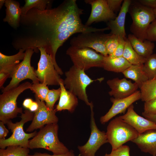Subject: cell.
<instances>
[{"instance_id": "cell-5", "label": "cell", "mask_w": 156, "mask_h": 156, "mask_svg": "<svg viewBox=\"0 0 156 156\" xmlns=\"http://www.w3.org/2000/svg\"><path fill=\"white\" fill-rule=\"evenodd\" d=\"M32 84L28 81L3 92L0 95V120L4 124L23 113V108L17 105L18 96L25 90L30 89Z\"/></svg>"}, {"instance_id": "cell-16", "label": "cell", "mask_w": 156, "mask_h": 156, "mask_svg": "<svg viewBox=\"0 0 156 156\" xmlns=\"http://www.w3.org/2000/svg\"><path fill=\"white\" fill-rule=\"evenodd\" d=\"M107 83L111 90L109 94L117 99L128 97L134 93L139 88L137 84L133 83L125 78L121 79L118 78L108 80Z\"/></svg>"}, {"instance_id": "cell-27", "label": "cell", "mask_w": 156, "mask_h": 156, "mask_svg": "<svg viewBox=\"0 0 156 156\" xmlns=\"http://www.w3.org/2000/svg\"><path fill=\"white\" fill-rule=\"evenodd\" d=\"M140 99L144 102L156 98V79L148 80L140 88Z\"/></svg>"}, {"instance_id": "cell-31", "label": "cell", "mask_w": 156, "mask_h": 156, "mask_svg": "<svg viewBox=\"0 0 156 156\" xmlns=\"http://www.w3.org/2000/svg\"><path fill=\"white\" fill-rule=\"evenodd\" d=\"M30 90L34 93L41 101H45L46 97L49 90L47 85L43 83H36L32 84Z\"/></svg>"}, {"instance_id": "cell-19", "label": "cell", "mask_w": 156, "mask_h": 156, "mask_svg": "<svg viewBox=\"0 0 156 156\" xmlns=\"http://www.w3.org/2000/svg\"><path fill=\"white\" fill-rule=\"evenodd\" d=\"M131 142L135 143L142 151L156 156V130H149L139 134Z\"/></svg>"}, {"instance_id": "cell-12", "label": "cell", "mask_w": 156, "mask_h": 156, "mask_svg": "<svg viewBox=\"0 0 156 156\" xmlns=\"http://www.w3.org/2000/svg\"><path fill=\"white\" fill-rule=\"evenodd\" d=\"M91 109V133L88 140L85 144L79 146L78 148L80 156H96L95 153L100 147L108 142L106 133L100 131L95 122L93 110V105L92 102L90 106Z\"/></svg>"}, {"instance_id": "cell-26", "label": "cell", "mask_w": 156, "mask_h": 156, "mask_svg": "<svg viewBox=\"0 0 156 156\" xmlns=\"http://www.w3.org/2000/svg\"><path fill=\"white\" fill-rule=\"evenodd\" d=\"M122 57L131 65L144 64L146 58L140 55L133 49L127 38L125 44Z\"/></svg>"}, {"instance_id": "cell-8", "label": "cell", "mask_w": 156, "mask_h": 156, "mask_svg": "<svg viewBox=\"0 0 156 156\" xmlns=\"http://www.w3.org/2000/svg\"><path fill=\"white\" fill-rule=\"evenodd\" d=\"M66 54L74 66L85 71L93 67L103 68L104 56L92 49L70 46L67 49Z\"/></svg>"}, {"instance_id": "cell-41", "label": "cell", "mask_w": 156, "mask_h": 156, "mask_svg": "<svg viewBox=\"0 0 156 156\" xmlns=\"http://www.w3.org/2000/svg\"><path fill=\"white\" fill-rule=\"evenodd\" d=\"M4 124L1 121L0 122V139H5L9 132L8 130L5 127Z\"/></svg>"}, {"instance_id": "cell-32", "label": "cell", "mask_w": 156, "mask_h": 156, "mask_svg": "<svg viewBox=\"0 0 156 156\" xmlns=\"http://www.w3.org/2000/svg\"><path fill=\"white\" fill-rule=\"evenodd\" d=\"M61 93V89L49 90L46 97L45 101L47 107L50 110L54 109V106L56 102L60 98Z\"/></svg>"}, {"instance_id": "cell-43", "label": "cell", "mask_w": 156, "mask_h": 156, "mask_svg": "<svg viewBox=\"0 0 156 156\" xmlns=\"http://www.w3.org/2000/svg\"><path fill=\"white\" fill-rule=\"evenodd\" d=\"M142 114L145 118L156 124V115L147 114L144 112L142 113Z\"/></svg>"}, {"instance_id": "cell-2", "label": "cell", "mask_w": 156, "mask_h": 156, "mask_svg": "<svg viewBox=\"0 0 156 156\" xmlns=\"http://www.w3.org/2000/svg\"><path fill=\"white\" fill-rule=\"evenodd\" d=\"M58 125L57 123L45 125L40 128L36 135L29 140L28 148L33 149L42 148L52 152L53 154L65 153L68 149L58 138Z\"/></svg>"}, {"instance_id": "cell-45", "label": "cell", "mask_w": 156, "mask_h": 156, "mask_svg": "<svg viewBox=\"0 0 156 156\" xmlns=\"http://www.w3.org/2000/svg\"><path fill=\"white\" fill-rule=\"evenodd\" d=\"M38 108V105L36 101H33L28 110L32 112H34Z\"/></svg>"}, {"instance_id": "cell-15", "label": "cell", "mask_w": 156, "mask_h": 156, "mask_svg": "<svg viewBox=\"0 0 156 156\" xmlns=\"http://www.w3.org/2000/svg\"><path fill=\"white\" fill-rule=\"evenodd\" d=\"M140 91L137 90L131 95L123 98L110 99L112 105L109 111L100 120L101 124H104L112 118L119 114H125L127 109L133 103L140 99Z\"/></svg>"}, {"instance_id": "cell-21", "label": "cell", "mask_w": 156, "mask_h": 156, "mask_svg": "<svg viewBox=\"0 0 156 156\" xmlns=\"http://www.w3.org/2000/svg\"><path fill=\"white\" fill-rule=\"evenodd\" d=\"M61 93L58 104L55 109L57 111L67 110L73 112L78 104L77 97L65 88L63 80L60 83Z\"/></svg>"}, {"instance_id": "cell-14", "label": "cell", "mask_w": 156, "mask_h": 156, "mask_svg": "<svg viewBox=\"0 0 156 156\" xmlns=\"http://www.w3.org/2000/svg\"><path fill=\"white\" fill-rule=\"evenodd\" d=\"M84 2L91 7L90 15L85 24L86 26H89L94 22H108L116 17V14L109 8L107 0H85Z\"/></svg>"}, {"instance_id": "cell-33", "label": "cell", "mask_w": 156, "mask_h": 156, "mask_svg": "<svg viewBox=\"0 0 156 156\" xmlns=\"http://www.w3.org/2000/svg\"><path fill=\"white\" fill-rule=\"evenodd\" d=\"M121 37L112 34L109 36L105 43V48L108 55L114 52L119 44Z\"/></svg>"}, {"instance_id": "cell-39", "label": "cell", "mask_w": 156, "mask_h": 156, "mask_svg": "<svg viewBox=\"0 0 156 156\" xmlns=\"http://www.w3.org/2000/svg\"><path fill=\"white\" fill-rule=\"evenodd\" d=\"M28 156H80V155H79L78 156H75L73 151L71 150L66 153L60 154L51 155L46 153L36 152L33 155H29Z\"/></svg>"}, {"instance_id": "cell-24", "label": "cell", "mask_w": 156, "mask_h": 156, "mask_svg": "<svg viewBox=\"0 0 156 156\" xmlns=\"http://www.w3.org/2000/svg\"><path fill=\"white\" fill-rule=\"evenodd\" d=\"M143 66V64L132 65L122 72L125 77L134 81L140 88L149 80L144 70Z\"/></svg>"}, {"instance_id": "cell-22", "label": "cell", "mask_w": 156, "mask_h": 156, "mask_svg": "<svg viewBox=\"0 0 156 156\" xmlns=\"http://www.w3.org/2000/svg\"><path fill=\"white\" fill-rule=\"evenodd\" d=\"M5 5L6 16L3 19L12 27L16 28L19 27L22 15L21 9L19 3L13 0H6Z\"/></svg>"}, {"instance_id": "cell-29", "label": "cell", "mask_w": 156, "mask_h": 156, "mask_svg": "<svg viewBox=\"0 0 156 156\" xmlns=\"http://www.w3.org/2000/svg\"><path fill=\"white\" fill-rule=\"evenodd\" d=\"M29 153V148L19 146H10L5 149H0V156H28Z\"/></svg>"}, {"instance_id": "cell-34", "label": "cell", "mask_w": 156, "mask_h": 156, "mask_svg": "<svg viewBox=\"0 0 156 156\" xmlns=\"http://www.w3.org/2000/svg\"><path fill=\"white\" fill-rule=\"evenodd\" d=\"M104 156H130V148L127 145H122L118 148L112 150L110 154L106 153Z\"/></svg>"}, {"instance_id": "cell-3", "label": "cell", "mask_w": 156, "mask_h": 156, "mask_svg": "<svg viewBox=\"0 0 156 156\" xmlns=\"http://www.w3.org/2000/svg\"><path fill=\"white\" fill-rule=\"evenodd\" d=\"M132 20L130 30L140 40H146L147 30L155 18L153 10L140 3L138 1L131 2L128 12Z\"/></svg>"}, {"instance_id": "cell-38", "label": "cell", "mask_w": 156, "mask_h": 156, "mask_svg": "<svg viewBox=\"0 0 156 156\" xmlns=\"http://www.w3.org/2000/svg\"><path fill=\"white\" fill-rule=\"evenodd\" d=\"M122 0H107V3L110 9L115 13L120 10Z\"/></svg>"}, {"instance_id": "cell-35", "label": "cell", "mask_w": 156, "mask_h": 156, "mask_svg": "<svg viewBox=\"0 0 156 156\" xmlns=\"http://www.w3.org/2000/svg\"><path fill=\"white\" fill-rule=\"evenodd\" d=\"M146 40L152 42L156 41V19L150 24L148 28Z\"/></svg>"}, {"instance_id": "cell-20", "label": "cell", "mask_w": 156, "mask_h": 156, "mask_svg": "<svg viewBox=\"0 0 156 156\" xmlns=\"http://www.w3.org/2000/svg\"><path fill=\"white\" fill-rule=\"evenodd\" d=\"M26 50L21 49L16 54L10 56L5 55L0 53V73L3 72L10 75V77L17 66L23 60L25 55Z\"/></svg>"}, {"instance_id": "cell-1", "label": "cell", "mask_w": 156, "mask_h": 156, "mask_svg": "<svg viewBox=\"0 0 156 156\" xmlns=\"http://www.w3.org/2000/svg\"><path fill=\"white\" fill-rule=\"evenodd\" d=\"M83 10L78 6L76 0L64 1L57 7L43 11L33 8L25 16L21 15L20 23L27 29L29 35L21 38V48L33 49L38 51L41 47L51 55L56 70L63 72L56 63L58 49L72 35L77 33L103 32L109 30L107 27L98 28L83 24L81 18Z\"/></svg>"}, {"instance_id": "cell-36", "label": "cell", "mask_w": 156, "mask_h": 156, "mask_svg": "<svg viewBox=\"0 0 156 156\" xmlns=\"http://www.w3.org/2000/svg\"><path fill=\"white\" fill-rule=\"evenodd\" d=\"M144 109L145 113L156 115V98L145 102Z\"/></svg>"}, {"instance_id": "cell-48", "label": "cell", "mask_w": 156, "mask_h": 156, "mask_svg": "<svg viewBox=\"0 0 156 156\" xmlns=\"http://www.w3.org/2000/svg\"><path fill=\"white\" fill-rule=\"evenodd\" d=\"M155 79H156V76L155 77Z\"/></svg>"}, {"instance_id": "cell-4", "label": "cell", "mask_w": 156, "mask_h": 156, "mask_svg": "<svg viewBox=\"0 0 156 156\" xmlns=\"http://www.w3.org/2000/svg\"><path fill=\"white\" fill-rule=\"evenodd\" d=\"M34 115V113L26 109L24 111V113L21 114V120L19 122L14 123L11 120L8 121L6 124L8 129L11 130L12 134L8 139H0V148H5L12 145L28 148L29 139L35 136L37 132L35 131L30 133H26L23 130V126L25 123L32 121Z\"/></svg>"}, {"instance_id": "cell-40", "label": "cell", "mask_w": 156, "mask_h": 156, "mask_svg": "<svg viewBox=\"0 0 156 156\" xmlns=\"http://www.w3.org/2000/svg\"><path fill=\"white\" fill-rule=\"evenodd\" d=\"M142 4L153 10L156 9V0H139Z\"/></svg>"}, {"instance_id": "cell-18", "label": "cell", "mask_w": 156, "mask_h": 156, "mask_svg": "<svg viewBox=\"0 0 156 156\" xmlns=\"http://www.w3.org/2000/svg\"><path fill=\"white\" fill-rule=\"evenodd\" d=\"M131 2L130 0L123 1L118 15L113 20L107 22V27L111 30L110 33L122 37L125 39V22L126 15L128 12Z\"/></svg>"}, {"instance_id": "cell-42", "label": "cell", "mask_w": 156, "mask_h": 156, "mask_svg": "<svg viewBox=\"0 0 156 156\" xmlns=\"http://www.w3.org/2000/svg\"><path fill=\"white\" fill-rule=\"evenodd\" d=\"M10 77V75L3 72L0 73V87L3 89V85L8 78Z\"/></svg>"}, {"instance_id": "cell-11", "label": "cell", "mask_w": 156, "mask_h": 156, "mask_svg": "<svg viewBox=\"0 0 156 156\" xmlns=\"http://www.w3.org/2000/svg\"><path fill=\"white\" fill-rule=\"evenodd\" d=\"M111 34L103 32L81 33L70 40V44L74 47L90 48L104 56H107L108 55L106 50L105 43Z\"/></svg>"}, {"instance_id": "cell-6", "label": "cell", "mask_w": 156, "mask_h": 156, "mask_svg": "<svg viewBox=\"0 0 156 156\" xmlns=\"http://www.w3.org/2000/svg\"><path fill=\"white\" fill-rule=\"evenodd\" d=\"M85 71L73 65L68 70L65 72L66 77L63 80V83L66 89L90 106L91 102L88 99L86 88L94 81L99 79H92Z\"/></svg>"}, {"instance_id": "cell-46", "label": "cell", "mask_w": 156, "mask_h": 156, "mask_svg": "<svg viewBox=\"0 0 156 156\" xmlns=\"http://www.w3.org/2000/svg\"><path fill=\"white\" fill-rule=\"evenodd\" d=\"M5 0H0V8L1 9L3 6L4 4L5 3Z\"/></svg>"}, {"instance_id": "cell-37", "label": "cell", "mask_w": 156, "mask_h": 156, "mask_svg": "<svg viewBox=\"0 0 156 156\" xmlns=\"http://www.w3.org/2000/svg\"><path fill=\"white\" fill-rule=\"evenodd\" d=\"M126 39H125L121 37L118 46L114 53L111 55L108 56L111 58H117L122 57Z\"/></svg>"}, {"instance_id": "cell-13", "label": "cell", "mask_w": 156, "mask_h": 156, "mask_svg": "<svg viewBox=\"0 0 156 156\" xmlns=\"http://www.w3.org/2000/svg\"><path fill=\"white\" fill-rule=\"evenodd\" d=\"M35 101L38 105V110L34 112L32 122L27 129L26 131L31 132L38 129H40L45 125L57 123L58 119L55 115V109L51 110L46 106L44 101H41L35 95Z\"/></svg>"}, {"instance_id": "cell-9", "label": "cell", "mask_w": 156, "mask_h": 156, "mask_svg": "<svg viewBox=\"0 0 156 156\" xmlns=\"http://www.w3.org/2000/svg\"><path fill=\"white\" fill-rule=\"evenodd\" d=\"M40 53L38 68L35 70L37 77L41 83L47 85L60 86L63 80L55 68L52 57L44 48H38Z\"/></svg>"}, {"instance_id": "cell-28", "label": "cell", "mask_w": 156, "mask_h": 156, "mask_svg": "<svg viewBox=\"0 0 156 156\" xmlns=\"http://www.w3.org/2000/svg\"><path fill=\"white\" fill-rule=\"evenodd\" d=\"M25 4L21 8L22 15H25L31 9L35 8L40 11H43L48 8L50 1L47 0H25Z\"/></svg>"}, {"instance_id": "cell-10", "label": "cell", "mask_w": 156, "mask_h": 156, "mask_svg": "<svg viewBox=\"0 0 156 156\" xmlns=\"http://www.w3.org/2000/svg\"><path fill=\"white\" fill-rule=\"evenodd\" d=\"M34 52L32 48L26 50L24 59L12 73L10 77L11 80L9 84L2 89L3 92L18 86L20 82L26 79L31 80L33 83H39L35 70L31 64V56Z\"/></svg>"}, {"instance_id": "cell-17", "label": "cell", "mask_w": 156, "mask_h": 156, "mask_svg": "<svg viewBox=\"0 0 156 156\" xmlns=\"http://www.w3.org/2000/svg\"><path fill=\"white\" fill-rule=\"evenodd\" d=\"M119 117L133 128L139 134L149 130H156V124L138 114L134 110L133 104L127 108L126 114Z\"/></svg>"}, {"instance_id": "cell-23", "label": "cell", "mask_w": 156, "mask_h": 156, "mask_svg": "<svg viewBox=\"0 0 156 156\" xmlns=\"http://www.w3.org/2000/svg\"><path fill=\"white\" fill-rule=\"evenodd\" d=\"M128 40L134 50L140 56L146 58L153 54L154 43L147 40L142 41L133 34L128 35Z\"/></svg>"}, {"instance_id": "cell-25", "label": "cell", "mask_w": 156, "mask_h": 156, "mask_svg": "<svg viewBox=\"0 0 156 156\" xmlns=\"http://www.w3.org/2000/svg\"><path fill=\"white\" fill-rule=\"evenodd\" d=\"M131 65L123 57L111 58L108 55L104 56L103 68L108 71L122 73Z\"/></svg>"}, {"instance_id": "cell-47", "label": "cell", "mask_w": 156, "mask_h": 156, "mask_svg": "<svg viewBox=\"0 0 156 156\" xmlns=\"http://www.w3.org/2000/svg\"><path fill=\"white\" fill-rule=\"evenodd\" d=\"M153 10L154 12L155 18V19H156V9H153Z\"/></svg>"}, {"instance_id": "cell-44", "label": "cell", "mask_w": 156, "mask_h": 156, "mask_svg": "<svg viewBox=\"0 0 156 156\" xmlns=\"http://www.w3.org/2000/svg\"><path fill=\"white\" fill-rule=\"evenodd\" d=\"M33 101L31 99H26L24 101L23 105L24 107L28 109Z\"/></svg>"}, {"instance_id": "cell-30", "label": "cell", "mask_w": 156, "mask_h": 156, "mask_svg": "<svg viewBox=\"0 0 156 156\" xmlns=\"http://www.w3.org/2000/svg\"><path fill=\"white\" fill-rule=\"evenodd\" d=\"M143 67L149 80L155 79L156 76V54H153L146 58Z\"/></svg>"}, {"instance_id": "cell-7", "label": "cell", "mask_w": 156, "mask_h": 156, "mask_svg": "<svg viewBox=\"0 0 156 156\" xmlns=\"http://www.w3.org/2000/svg\"><path fill=\"white\" fill-rule=\"evenodd\" d=\"M107 130V141L112 146V150L116 149L127 142L131 141L139 134L135 129L119 117L109 122Z\"/></svg>"}]
</instances>
